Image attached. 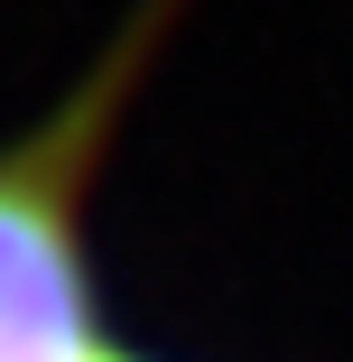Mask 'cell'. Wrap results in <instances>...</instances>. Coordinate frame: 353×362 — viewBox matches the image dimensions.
<instances>
[{
  "mask_svg": "<svg viewBox=\"0 0 353 362\" xmlns=\"http://www.w3.org/2000/svg\"><path fill=\"white\" fill-rule=\"evenodd\" d=\"M149 56V28H130L121 56L65 103L37 139L0 149V362H93V279H84V186L103 168L112 112L130 65Z\"/></svg>",
  "mask_w": 353,
  "mask_h": 362,
  "instance_id": "1",
  "label": "cell"
},
{
  "mask_svg": "<svg viewBox=\"0 0 353 362\" xmlns=\"http://www.w3.org/2000/svg\"><path fill=\"white\" fill-rule=\"evenodd\" d=\"M93 362H130V353H112V344H103V353H93Z\"/></svg>",
  "mask_w": 353,
  "mask_h": 362,
  "instance_id": "2",
  "label": "cell"
}]
</instances>
